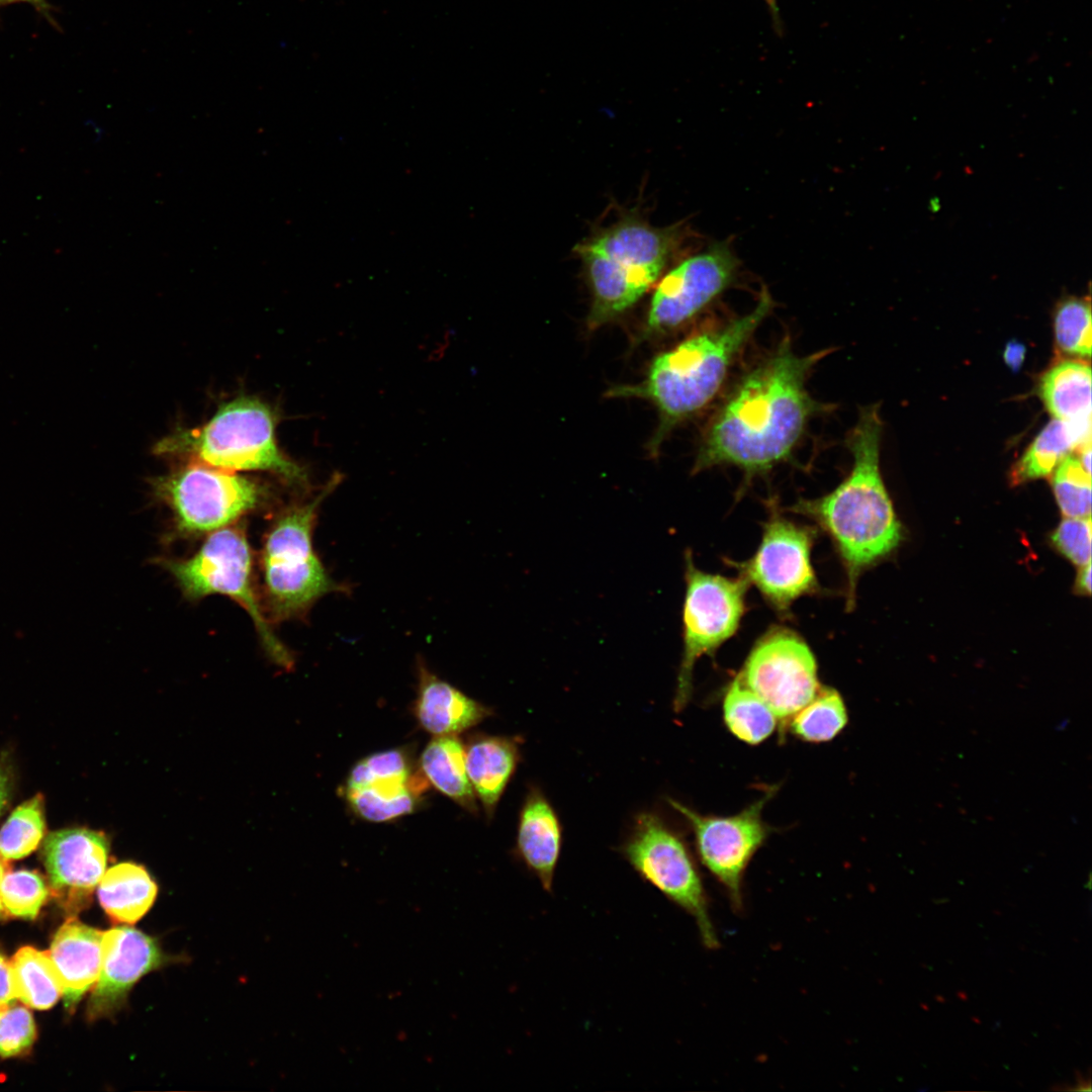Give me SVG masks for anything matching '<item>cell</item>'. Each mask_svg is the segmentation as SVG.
<instances>
[{
    "mask_svg": "<svg viewBox=\"0 0 1092 1092\" xmlns=\"http://www.w3.org/2000/svg\"><path fill=\"white\" fill-rule=\"evenodd\" d=\"M824 354L799 355L784 341L747 371L706 427L693 472L733 465L751 478L789 459L820 410L806 384Z\"/></svg>",
    "mask_w": 1092,
    "mask_h": 1092,
    "instance_id": "6da1fadb",
    "label": "cell"
},
{
    "mask_svg": "<svg viewBox=\"0 0 1092 1092\" xmlns=\"http://www.w3.org/2000/svg\"><path fill=\"white\" fill-rule=\"evenodd\" d=\"M881 437L879 405L861 408L846 441L853 459L849 474L831 492L802 498L791 509L830 536L845 568L849 607L860 573L891 553L902 539V527L880 472Z\"/></svg>",
    "mask_w": 1092,
    "mask_h": 1092,
    "instance_id": "7a4b0ae2",
    "label": "cell"
},
{
    "mask_svg": "<svg viewBox=\"0 0 1092 1092\" xmlns=\"http://www.w3.org/2000/svg\"><path fill=\"white\" fill-rule=\"evenodd\" d=\"M771 307L770 296L763 292L749 312L694 334L656 356L639 384L611 389L609 395L645 398L656 406L659 425L650 443L653 453L676 425L715 398L736 357Z\"/></svg>",
    "mask_w": 1092,
    "mask_h": 1092,
    "instance_id": "3957f363",
    "label": "cell"
},
{
    "mask_svg": "<svg viewBox=\"0 0 1092 1092\" xmlns=\"http://www.w3.org/2000/svg\"><path fill=\"white\" fill-rule=\"evenodd\" d=\"M341 479L333 475L311 498L281 510L265 534L259 595L271 624L301 618L323 597L348 588L331 576L313 547L320 508Z\"/></svg>",
    "mask_w": 1092,
    "mask_h": 1092,
    "instance_id": "277c9868",
    "label": "cell"
},
{
    "mask_svg": "<svg viewBox=\"0 0 1092 1092\" xmlns=\"http://www.w3.org/2000/svg\"><path fill=\"white\" fill-rule=\"evenodd\" d=\"M678 226L627 216L576 248L592 288L590 330L611 322L655 283L679 243Z\"/></svg>",
    "mask_w": 1092,
    "mask_h": 1092,
    "instance_id": "5b68a950",
    "label": "cell"
},
{
    "mask_svg": "<svg viewBox=\"0 0 1092 1092\" xmlns=\"http://www.w3.org/2000/svg\"><path fill=\"white\" fill-rule=\"evenodd\" d=\"M274 413L255 397L222 404L201 428L164 439L159 452L189 453L200 463L228 471L262 470L300 488L308 487L304 468L288 459L275 438Z\"/></svg>",
    "mask_w": 1092,
    "mask_h": 1092,
    "instance_id": "8992f818",
    "label": "cell"
},
{
    "mask_svg": "<svg viewBox=\"0 0 1092 1092\" xmlns=\"http://www.w3.org/2000/svg\"><path fill=\"white\" fill-rule=\"evenodd\" d=\"M187 599L223 595L238 603L252 618L259 639L275 663L290 668L293 658L268 621L253 581V556L245 531L229 526L210 533L200 548L186 559H162Z\"/></svg>",
    "mask_w": 1092,
    "mask_h": 1092,
    "instance_id": "52a82bcc",
    "label": "cell"
},
{
    "mask_svg": "<svg viewBox=\"0 0 1092 1092\" xmlns=\"http://www.w3.org/2000/svg\"><path fill=\"white\" fill-rule=\"evenodd\" d=\"M154 488L171 510L177 532L186 536L232 526L266 497L257 481L200 462L157 478Z\"/></svg>",
    "mask_w": 1092,
    "mask_h": 1092,
    "instance_id": "ba28073f",
    "label": "cell"
},
{
    "mask_svg": "<svg viewBox=\"0 0 1092 1092\" xmlns=\"http://www.w3.org/2000/svg\"><path fill=\"white\" fill-rule=\"evenodd\" d=\"M685 562L684 645L673 702L675 712H680L691 699L696 661L705 654L712 655L737 631L749 585L741 575L730 578L700 570L690 550L685 553Z\"/></svg>",
    "mask_w": 1092,
    "mask_h": 1092,
    "instance_id": "9c48e42d",
    "label": "cell"
},
{
    "mask_svg": "<svg viewBox=\"0 0 1092 1092\" xmlns=\"http://www.w3.org/2000/svg\"><path fill=\"white\" fill-rule=\"evenodd\" d=\"M622 852L643 880L694 918L705 946L719 945L701 876L677 833L657 815L642 813Z\"/></svg>",
    "mask_w": 1092,
    "mask_h": 1092,
    "instance_id": "30bf717a",
    "label": "cell"
},
{
    "mask_svg": "<svg viewBox=\"0 0 1092 1092\" xmlns=\"http://www.w3.org/2000/svg\"><path fill=\"white\" fill-rule=\"evenodd\" d=\"M784 726L820 689L815 657L807 643L787 628L766 632L737 675Z\"/></svg>",
    "mask_w": 1092,
    "mask_h": 1092,
    "instance_id": "8fae6325",
    "label": "cell"
},
{
    "mask_svg": "<svg viewBox=\"0 0 1092 1092\" xmlns=\"http://www.w3.org/2000/svg\"><path fill=\"white\" fill-rule=\"evenodd\" d=\"M737 268L727 242L714 243L680 262L657 284L644 333L663 335L690 322L734 281Z\"/></svg>",
    "mask_w": 1092,
    "mask_h": 1092,
    "instance_id": "7c38bea8",
    "label": "cell"
},
{
    "mask_svg": "<svg viewBox=\"0 0 1092 1092\" xmlns=\"http://www.w3.org/2000/svg\"><path fill=\"white\" fill-rule=\"evenodd\" d=\"M814 534L809 527L776 513L764 525L754 555L735 563L740 575L780 612H786L794 601L818 589L810 558Z\"/></svg>",
    "mask_w": 1092,
    "mask_h": 1092,
    "instance_id": "4fadbf2b",
    "label": "cell"
},
{
    "mask_svg": "<svg viewBox=\"0 0 1092 1092\" xmlns=\"http://www.w3.org/2000/svg\"><path fill=\"white\" fill-rule=\"evenodd\" d=\"M774 793L775 790H768L740 813L725 817L703 815L679 802L668 800L689 822L702 862L725 887L736 908L742 905L743 874L768 834V826L763 822L761 813Z\"/></svg>",
    "mask_w": 1092,
    "mask_h": 1092,
    "instance_id": "5bb4252c",
    "label": "cell"
},
{
    "mask_svg": "<svg viewBox=\"0 0 1092 1092\" xmlns=\"http://www.w3.org/2000/svg\"><path fill=\"white\" fill-rule=\"evenodd\" d=\"M106 836L88 828H66L47 836L41 859L54 897L70 913L88 906L106 871Z\"/></svg>",
    "mask_w": 1092,
    "mask_h": 1092,
    "instance_id": "9a60e30c",
    "label": "cell"
},
{
    "mask_svg": "<svg viewBox=\"0 0 1092 1092\" xmlns=\"http://www.w3.org/2000/svg\"><path fill=\"white\" fill-rule=\"evenodd\" d=\"M168 961L158 941L140 929L119 925L103 932L101 969L88 1004L89 1018L120 1009L138 981Z\"/></svg>",
    "mask_w": 1092,
    "mask_h": 1092,
    "instance_id": "2e32d148",
    "label": "cell"
},
{
    "mask_svg": "<svg viewBox=\"0 0 1092 1092\" xmlns=\"http://www.w3.org/2000/svg\"><path fill=\"white\" fill-rule=\"evenodd\" d=\"M102 936L75 916L58 929L49 956L60 979L65 1006L73 1010L97 982L102 962Z\"/></svg>",
    "mask_w": 1092,
    "mask_h": 1092,
    "instance_id": "e0dca14e",
    "label": "cell"
},
{
    "mask_svg": "<svg viewBox=\"0 0 1092 1092\" xmlns=\"http://www.w3.org/2000/svg\"><path fill=\"white\" fill-rule=\"evenodd\" d=\"M418 694L414 713L434 736L457 735L481 722L491 711L417 662Z\"/></svg>",
    "mask_w": 1092,
    "mask_h": 1092,
    "instance_id": "ac0fdd59",
    "label": "cell"
},
{
    "mask_svg": "<svg viewBox=\"0 0 1092 1092\" xmlns=\"http://www.w3.org/2000/svg\"><path fill=\"white\" fill-rule=\"evenodd\" d=\"M561 847V828L557 815L537 789H532L520 812L517 851L525 866L552 891L553 877Z\"/></svg>",
    "mask_w": 1092,
    "mask_h": 1092,
    "instance_id": "d6986e66",
    "label": "cell"
},
{
    "mask_svg": "<svg viewBox=\"0 0 1092 1092\" xmlns=\"http://www.w3.org/2000/svg\"><path fill=\"white\" fill-rule=\"evenodd\" d=\"M464 751L468 779L490 818L516 770L518 742L502 736H475Z\"/></svg>",
    "mask_w": 1092,
    "mask_h": 1092,
    "instance_id": "ffe728a7",
    "label": "cell"
},
{
    "mask_svg": "<svg viewBox=\"0 0 1092 1092\" xmlns=\"http://www.w3.org/2000/svg\"><path fill=\"white\" fill-rule=\"evenodd\" d=\"M1038 392L1054 419L1091 423V367L1084 359H1063L1053 364L1042 374Z\"/></svg>",
    "mask_w": 1092,
    "mask_h": 1092,
    "instance_id": "44dd1931",
    "label": "cell"
},
{
    "mask_svg": "<svg viewBox=\"0 0 1092 1092\" xmlns=\"http://www.w3.org/2000/svg\"><path fill=\"white\" fill-rule=\"evenodd\" d=\"M158 886L145 867L124 861L105 871L98 884V900L115 923L133 924L153 906Z\"/></svg>",
    "mask_w": 1092,
    "mask_h": 1092,
    "instance_id": "7402d4cb",
    "label": "cell"
},
{
    "mask_svg": "<svg viewBox=\"0 0 1092 1092\" xmlns=\"http://www.w3.org/2000/svg\"><path fill=\"white\" fill-rule=\"evenodd\" d=\"M1087 442H1091V423L1052 420L1012 466V483L1051 475L1065 457Z\"/></svg>",
    "mask_w": 1092,
    "mask_h": 1092,
    "instance_id": "603a6c76",
    "label": "cell"
},
{
    "mask_svg": "<svg viewBox=\"0 0 1092 1092\" xmlns=\"http://www.w3.org/2000/svg\"><path fill=\"white\" fill-rule=\"evenodd\" d=\"M420 763L429 784L468 812H477L464 746L456 735L435 736L423 750Z\"/></svg>",
    "mask_w": 1092,
    "mask_h": 1092,
    "instance_id": "cb8c5ba5",
    "label": "cell"
},
{
    "mask_svg": "<svg viewBox=\"0 0 1092 1092\" xmlns=\"http://www.w3.org/2000/svg\"><path fill=\"white\" fill-rule=\"evenodd\" d=\"M427 785L421 772L407 781L375 780L345 789V796L357 816L370 822H385L414 812Z\"/></svg>",
    "mask_w": 1092,
    "mask_h": 1092,
    "instance_id": "d4e9b609",
    "label": "cell"
},
{
    "mask_svg": "<svg viewBox=\"0 0 1092 1092\" xmlns=\"http://www.w3.org/2000/svg\"><path fill=\"white\" fill-rule=\"evenodd\" d=\"M11 963L20 1001L38 1010L49 1009L57 1003L63 990L49 952L23 946Z\"/></svg>",
    "mask_w": 1092,
    "mask_h": 1092,
    "instance_id": "484cf974",
    "label": "cell"
},
{
    "mask_svg": "<svg viewBox=\"0 0 1092 1092\" xmlns=\"http://www.w3.org/2000/svg\"><path fill=\"white\" fill-rule=\"evenodd\" d=\"M724 720L731 733L748 744H758L775 731L778 718L770 708L746 688L738 676L723 701Z\"/></svg>",
    "mask_w": 1092,
    "mask_h": 1092,
    "instance_id": "4316f807",
    "label": "cell"
},
{
    "mask_svg": "<svg viewBox=\"0 0 1092 1092\" xmlns=\"http://www.w3.org/2000/svg\"><path fill=\"white\" fill-rule=\"evenodd\" d=\"M844 702L837 691L820 688L815 697L790 719L796 736L808 742L834 738L847 723Z\"/></svg>",
    "mask_w": 1092,
    "mask_h": 1092,
    "instance_id": "83f0119b",
    "label": "cell"
},
{
    "mask_svg": "<svg viewBox=\"0 0 1092 1092\" xmlns=\"http://www.w3.org/2000/svg\"><path fill=\"white\" fill-rule=\"evenodd\" d=\"M46 830L41 795L19 805L0 829V857L6 861L30 854L41 841Z\"/></svg>",
    "mask_w": 1092,
    "mask_h": 1092,
    "instance_id": "f1b7e54d",
    "label": "cell"
},
{
    "mask_svg": "<svg viewBox=\"0 0 1092 1092\" xmlns=\"http://www.w3.org/2000/svg\"><path fill=\"white\" fill-rule=\"evenodd\" d=\"M1092 321L1089 296H1066L1054 313L1057 347L1065 354L1079 358L1091 356Z\"/></svg>",
    "mask_w": 1092,
    "mask_h": 1092,
    "instance_id": "f546056e",
    "label": "cell"
},
{
    "mask_svg": "<svg viewBox=\"0 0 1092 1092\" xmlns=\"http://www.w3.org/2000/svg\"><path fill=\"white\" fill-rule=\"evenodd\" d=\"M1053 490L1065 518L1091 517V474L1073 454L1054 470Z\"/></svg>",
    "mask_w": 1092,
    "mask_h": 1092,
    "instance_id": "4dcf8cb0",
    "label": "cell"
},
{
    "mask_svg": "<svg viewBox=\"0 0 1092 1092\" xmlns=\"http://www.w3.org/2000/svg\"><path fill=\"white\" fill-rule=\"evenodd\" d=\"M49 894L50 887L33 871L6 872L0 884L4 914L12 917L34 919Z\"/></svg>",
    "mask_w": 1092,
    "mask_h": 1092,
    "instance_id": "1f68e13d",
    "label": "cell"
},
{
    "mask_svg": "<svg viewBox=\"0 0 1092 1092\" xmlns=\"http://www.w3.org/2000/svg\"><path fill=\"white\" fill-rule=\"evenodd\" d=\"M418 772L413 770L412 760L404 749L393 748L370 754L359 760L350 770L345 789L364 786L375 780H411Z\"/></svg>",
    "mask_w": 1092,
    "mask_h": 1092,
    "instance_id": "d6a6232c",
    "label": "cell"
},
{
    "mask_svg": "<svg viewBox=\"0 0 1092 1092\" xmlns=\"http://www.w3.org/2000/svg\"><path fill=\"white\" fill-rule=\"evenodd\" d=\"M36 1036L31 1013L22 1006L0 1010V1057L9 1058L27 1052Z\"/></svg>",
    "mask_w": 1092,
    "mask_h": 1092,
    "instance_id": "836d02e7",
    "label": "cell"
},
{
    "mask_svg": "<svg viewBox=\"0 0 1092 1092\" xmlns=\"http://www.w3.org/2000/svg\"><path fill=\"white\" fill-rule=\"evenodd\" d=\"M1052 543L1075 565L1091 563V517L1065 518L1054 531Z\"/></svg>",
    "mask_w": 1092,
    "mask_h": 1092,
    "instance_id": "e575fe53",
    "label": "cell"
},
{
    "mask_svg": "<svg viewBox=\"0 0 1092 1092\" xmlns=\"http://www.w3.org/2000/svg\"><path fill=\"white\" fill-rule=\"evenodd\" d=\"M18 999L12 963L0 950V1010L5 1009Z\"/></svg>",
    "mask_w": 1092,
    "mask_h": 1092,
    "instance_id": "d590c367",
    "label": "cell"
},
{
    "mask_svg": "<svg viewBox=\"0 0 1092 1092\" xmlns=\"http://www.w3.org/2000/svg\"><path fill=\"white\" fill-rule=\"evenodd\" d=\"M1025 352L1026 349L1023 344L1012 340L1005 347L1003 354L1004 361L1013 370H1018L1023 363Z\"/></svg>",
    "mask_w": 1092,
    "mask_h": 1092,
    "instance_id": "8d00e7d4",
    "label": "cell"
},
{
    "mask_svg": "<svg viewBox=\"0 0 1092 1092\" xmlns=\"http://www.w3.org/2000/svg\"><path fill=\"white\" fill-rule=\"evenodd\" d=\"M12 781L9 769L0 763V816L5 811L11 796Z\"/></svg>",
    "mask_w": 1092,
    "mask_h": 1092,
    "instance_id": "74e56055",
    "label": "cell"
},
{
    "mask_svg": "<svg viewBox=\"0 0 1092 1092\" xmlns=\"http://www.w3.org/2000/svg\"><path fill=\"white\" fill-rule=\"evenodd\" d=\"M13 3H27L31 5L43 17H46L51 23L56 24V20L54 19L52 13L54 7L47 0H0V9Z\"/></svg>",
    "mask_w": 1092,
    "mask_h": 1092,
    "instance_id": "f35d334b",
    "label": "cell"
},
{
    "mask_svg": "<svg viewBox=\"0 0 1092 1092\" xmlns=\"http://www.w3.org/2000/svg\"><path fill=\"white\" fill-rule=\"evenodd\" d=\"M1076 590L1082 595L1091 593V563L1080 567L1076 579Z\"/></svg>",
    "mask_w": 1092,
    "mask_h": 1092,
    "instance_id": "ab89813d",
    "label": "cell"
},
{
    "mask_svg": "<svg viewBox=\"0 0 1092 1092\" xmlns=\"http://www.w3.org/2000/svg\"><path fill=\"white\" fill-rule=\"evenodd\" d=\"M762 1L768 7V10L770 12L771 17L774 18L775 23H777V26L780 27L781 23H780V14H779V6H778V1L779 0H762Z\"/></svg>",
    "mask_w": 1092,
    "mask_h": 1092,
    "instance_id": "60d3db41",
    "label": "cell"
},
{
    "mask_svg": "<svg viewBox=\"0 0 1092 1092\" xmlns=\"http://www.w3.org/2000/svg\"><path fill=\"white\" fill-rule=\"evenodd\" d=\"M86 125L92 128L91 134L95 143H98L100 140H102L104 135V130L99 125L89 121L86 122Z\"/></svg>",
    "mask_w": 1092,
    "mask_h": 1092,
    "instance_id": "b9f144b4",
    "label": "cell"
},
{
    "mask_svg": "<svg viewBox=\"0 0 1092 1092\" xmlns=\"http://www.w3.org/2000/svg\"><path fill=\"white\" fill-rule=\"evenodd\" d=\"M6 872H7V861L0 857V884H1L3 876L5 875ZM2 915H5V914H4V910H3L2 903H1V898H0V916H2Z\"/></svg>",
    "mask_w": 1092,
    "mask_h": 1092,
    "instance_id": "7bdbcfd3",
    "label": "cell"
}]
</instances>
